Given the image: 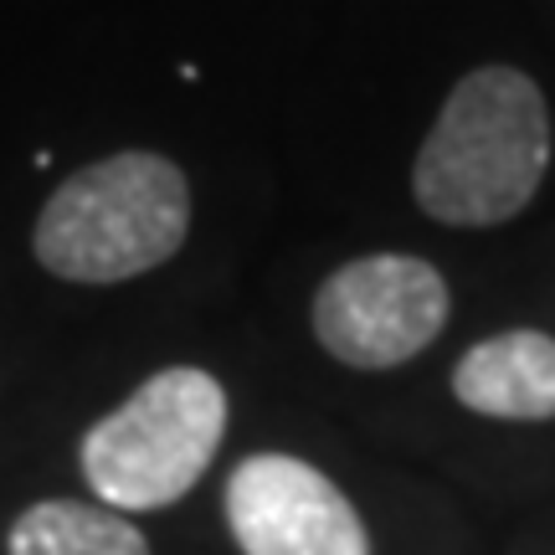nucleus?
<instances>
[{
	"instance_id": "obj_1",
	"label": "nucleus",
	"mask_w": 555,
	"mask_h": 555,
	"mask_svg": "<svg viewBox=\"0 0 555 555\" xmlns=\"http://www.w3.org/2000/svg\"><path fill=\"white\" fill-rule=\"evenodd\" d=\"M551 170V108L530 73L489 62L453 82L412 165V196L442 227H504Z\"/></svg>"
},
{
	"instance_id": "obj_2",
	"label": "nucleus",
	"mask_w": 555,
	"mask_h": 555,
	"mask_svg": "<svg viewBox=\"0 0 555 555\" xmlns=\"http://www.w3.org/2000/svg\"><path fill=\"white\" fill-rule=\"evenodd\" d=\"M191 180L155 150H119L82 165L41 206L31 253L52 278L108 288L155 273L185 247Z\"/></svg>"
},
{
	"instance_id": "obj_3",
	"label": "nucleus",
	"mask_w": 555,
	"mask_h": 555,
	"mask_svg": "<svg viewBox=\"0 0 555 555\" xmlns=\"http://www.w3.org/2000/svg\"><path fill=\"white\" fill-rule=\"evenodd\" d=\"M227 437V391L201 365H165L78 442L99 504L119 515L165 509L196 489Z\"/></svg>"
},
{
	"instance_id": "obj_4",
	"label": "nucleus",
	"mask_w": 555,
	"mask_h": 555,
	"mask_svg": "<svg viewBox=\"0 0 555 555\" xmlns=\"http://www.w3.org/2000/svg\"><path fill=\"white\" fill-rule=\"evenodd\" d=\"M453 294L433 262L371 253L335 268L314 294V339L350 371H397L448 330Z\"/></svg>"
},
{
	"instance_id": "obj_5",
	"label": "nucleus",
	"mask_w": 555,
	"mask_h": 555,
	"mask_svg": "<svg viewBox=\"0 0 555 555\" xmlns=\"http://www.w3.org/2000/svg\"><path fill=\"white\" fill-rule=\"evenodd\" d=\"M227 530L242 555H371L356 504L294 453H253L232 468Z\"/></svg>"
},
{
	"instance_id": "obj_6",
	"label": "nucleus",
	"mask_w": 555,
	"mask_h": 555,
	"mask_svg": "<svg viewBox=\"0 0 555 555\" xmlns=\"http://www.w3.org/2000/svg\"><path fill=\"white\" fill-rule=\"evenodd\" d=\"M453 397L494 422H551L555 339L545 330H504L468 345L453 365Z\"/></svg>"
},
{
	"instance_id": "obj_7",
	"label": "nucleus",
	"mask_w": 555,
	"mask_h": 555,
	"mask_svg": "<svg viewBox=\"0 0 555 555\" xmlns=\"http://www.w3.org/2000/svg\"><path fill=\"white\" fill-rule=\"evenodd\" d=\"M5 555H150V540L108 504L41 499L11 519Z\"/></svg>"
}]
</instances>
